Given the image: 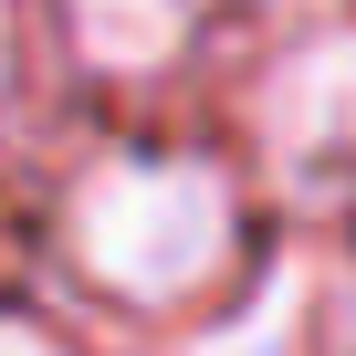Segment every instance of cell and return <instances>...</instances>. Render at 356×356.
I'll return each instance as SVG.
<instances>
[{"label":"cell","instance_id":"6da1fadb","mask_svg":"<svg viewBox=\"0 0 356 356\" xmlns=\"http://www.w3.org/2000/svg\"><path fill=\"white\" fill-rule=\"evenodd\" d=\"M63 241L115 304H189L231 262V178L200 157H115L74 189Z\"/></svg>","mask_w":356,"mask_h":356},{"label":"cell","instance_id":"7a4b0ae2","mask_svg":"<svg viewBox=\"0 0 356 356\" xmlns=\"http://www.w3.org/2000/svg\"><path fill=\"white\" fill-rule=\"evenodd\" d=\"M252 126L262 157L293 189H335L356 178V42H304L252 84Z\"/></svg>","mask_w":356,"mask_h":356},{"label":"cell","instance_id":"3957f363","mask_svg":"<svg viewBox=\"0 0 356 356\" xmlns=\"http://www.w3.org/2000/svg\"><path fill=\"white\" fill-rule=\"evenodd\" d=\"M74 11V42L115 74H147L178 53V22H189V0H63Z\"/></svg>","mask_w":356,"mask_h":356},{"label":"cell","instance_id":"277c9868","mask_svg":"<svg viewBox=\"0 0 356 356\" xmlns=\"http://www.w3.org/2000/svg\"><path fill=\"white\" fill-rule=\"evenodd\" d=\"M0 356H63L42 325H22V314H0Z\"/></svg>","mask_w":356,"mask_h":356},{"label":"cell","instance_id":"5b68a950","mask_svg":"<svg viewBox=\"0 0 356 356\" xmlns=\"http://www.w3.org/2000/svg\"><path fill=\"white\" fill-rule=\"evenodd\" d=\"M346 356H356V293H346Z\"/></svg>","mask_w":356,"mask_h":356},{"label":"cell","instance_id":"8992f818","mask_svg":"<svg viewBox=\"0 0 356 356\" xmlns=\"http://www.w3.org/2000/svg\"><path fill=\"white\" fill-rule=\"evenodd\" d=\"M0 63H11V22H0Z\"/></svg>","mask_w":356,"mask_h":356}]
</instances>
